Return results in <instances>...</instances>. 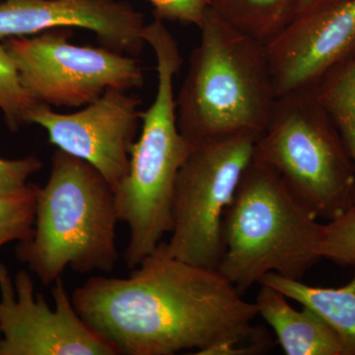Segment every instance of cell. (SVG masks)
I'll return each instance as SVG.
<instances>
[{
	"instance_id": "18",
	"label": "cell",
	"mask_w": 355,
	"mask_h": 355,
	"mask_svg": "<svg viewBox=\"0 0 355 355\" xmlns=\"http://www.w3.org/2000/svg\"><path fill=\"white\" fill-rule=\"evenodd\" d=\"M39 103L25 87L12 58L0 44V111L8 130L17 132L25 125L28 113Z\"/></svg>"
},
{
	"instance_id": "12",
	"label": "cell",
	"mask_w": 355,
	"mask_h": 355,
	"mask_svg": "<svg viewBox=\"0 0 355 355\" xmlns=\"http://www.w3.org/2000/svg\"><path fill=\"white\" fill-rule=\"evenodd\" d=\"M144 14L120 0H4L0 41L58 28L94 33L101 46L139 58L146 43Z\"/></svg>"
},
{
	"instance_id": "4",
	"label": "cell",
	"mask_w": 355,
	"mask_h": 355,
	"mask_svg": "<svg viewBox=\"0 0 355 355\" xmlns=\"http://www.w3.org/2000/svg\"><path fill=\"white\" fill-rule=\"evenodd\" d=\"M111 184L92 165L55 148L50 177L37 188L33 234L16 246V258L44 284L67 268L111 272L120 260Z\"/></svg>"
},
{
	"instance_id": "20",
	"label": "cell",
	"mask_w": 355,
	"mask_h": 355,
	"mask_svg": "<svg viewBox=\"0 0 355 355\" xmlns=\"http://www.w3.org/2000/svg\"><path fill=\"white\" fill-rule=\"evenodd\" d=\"M153 6L155 19L200 26L211 0H147Z\"/></svg>"
},
{
	"instance_id": "13",
	"label": "cell",
	"mask_w": 355,
	"mask_h": 355,
	"mask_svg": "<svg viewBox=\"0 0 355 355\" xmlns=\"http://www.w3.org/2000/svg\"><path fill=\"white\" fill-rule=\"evenodd\" d=\"M254 304L258 315L275 331L287 355H345L340 336L309 308L292 307L287 297L272 287L260 284Z\"/></svg>"
},
{
	"instance_id": "14",
	"label": "cell",
	"mask_w": 355,
	"mask_h": 355,
	"mask_svg": "<svg viewBox=\"0 0 355 355\" xmlns=\"http://www.w3.org/2000/svg\"><path fill=\"white\" fill-rule=\"evenodd\" d=\"M261 284L317 313L340 336L345 354L355 355V272L349 284L336 288L308 286L275 272L266 275Z\"/></svg>"
},
{
	"instance_id": "3",
	"label": "cell",
	"mask_w": 355,
	"mask_h": 355,
	"mask_svg": "<svg viewBox=\"0 0 355 355\" xmlns=\"http://www.w3.org/2000/svg\"><path fill=\"white\" fill-rule=\"evenodd\" d=\"M144 39L156 58L157 87L142 112V132L130 149L127 176L114 189L119 220L130 238L123 252L128 268L153 253L173 227V198L178 173L191 150L177 121L174 78L183 64L179 46L164 21L146 24Z\"/></svg>"
},
{
	"instance_id": "21",
	"label": "cell",
	"mask_w": 355,
	"mask_h": 355,
	"mask_svg": "<svg viewBox=\"0 0 355 355\" xmlns=\"http://www.w3.org/2000/svg\"><path fill=\"white\" fill-rule=\"evenodd\" d=\"M43 162L36 155L9 160L0 157V195L22 190L32 175L41 171Z\"/></svg>"
},
{
	"instance_id": "16",
	"label": "cell",
	"mask_w": 355,
	"mask_h": 355,
	"mask_svg": "<svg viewBox=\"0 0 355 355\" xmlns=\"http://www.w3.org/2000/svg\"><path fill=\"white\" fill-rule=\"evenodd\" d=\"M312 91L342 135L355 168V55L331 70Z\"/></svg>"
},
{
	"instance_id": "2",
	"label": "cell",
	"mask_w": 355,
	"mask_h": 355,
	"mask_svg": "<svg viewBox=\"0 0 355 355\" xmlns=\"http://www.w3.org/2000/svg\"><path fill=\"white\" fill-rule=\"evenodd\" d=\"M176 98L180 130L191 144L249 133L259 137L277 95L266 44L238 31L211 8Z\"/></svg>"
},
{
	"instance_id": "17",
	"label": "cell",
	"mask_w": 355,
	"mask_h": 355,
	"mask_svg": "<svg viewBox=\"0 0 355 355\" xmlns=\"http://www.w3.org/2000/svg\"><path fill=\"white\" fill-rule=\"evenodd\" d=\"M38 184L28 183L22 190L0 195V248L31 238L36 212Z\"/></svg>"
},
{
	"instance_id": "19",
	"label": "cell",
	"mask_w": 355,
	"mask_h": 355,
	"mask_svg": "<svg viewBox=\"0 0 355 355\" xmlns=\"http://www.w3.org/2000/svg\"><path fill=\"white\" fill-rule=\"evenodd\" d=\"M322 259L355 266V205L324 224L319 249Z\"/></svg>"
},
{
	"instance_id": "7",
	"label": "cell",
	"mask_w": 355,
	"mask_h": 355,
	"mask_svg": "<svg viewBox=\"0 0 355 355\" xmlns=\"http://www.w3.org/2000/svg\"><path fill=\"white\" fill-rule=\"evenodd\" d=\"M257 137L241 133L191 144L175 184L171 237L165 242L171 256L217 270L222 220L253 159Z\"/></svg>"
},
{
	"instance_id": "5",
	"label": "cell",
	"mask_w": 355,
	"mask_h": 355,
	"mask_svg": "<svg viewBox=\"0 0 355 355\" xmlns=\"http://www.w3.org/2000/svg\"><path fill=\"white\" fill-rule=\"evenodd\" d=\"M323 228L279 174L253 156L224 214L217 270L242 294L270 272L301 280L322 259Z\"/></svg>"
},
{
	"instance_id": "10",
	"label": "cell",
	"mask_w": 355,
	"mask_h": 355,
	"mask_svg": "<svg viewBox=\"0 0 355 355\" xmlns=\"http://www.w3.org/2000/svg\"><path fill=\"white\" fill-rule=\"evenodd\" d=\"M140 103L128 91L109 89L76 113H57L39 103L26 116V125L43 128L51 146L92 165L114 190L130 169Z\"/></svg>"
},
{
	"instance_id": "15",
	"label": "cell",
	"mask_w": 355,
	"mask_h": 355,
	"mask_svg": "<svg viewBox=\"0 0 355 355\" xmlns=\"http://www.w3.org/2000/svg\"><path fill=\"white\" fill-rule=\"evenodd\" d=\"M300 0H211L210 8L238 31L266 44L297 16Z\"/></svg>"
},
{
	"instance_id": "22",
	"label": "cell",
	"mask_w": 355,
	"mask_h": 355,
	"mask_svg": "<svg viewBox=\"0 0 355 355\" xmlns=\"http://www.w3.org/2000/svg\"><path fill=\"white\" fill-rule=\"evenodd\" d=\"M347 1H350V0H300L297 15L314 12V11L321 10V9L338 6V4L345 3Z\"/></svg>"
},
{
	"instance_id": "11",
	"label": "cell",
	"mask_w": 355,
	"mask_h": 355,
	"mask_svg": "<svg viewBox=\"0 0 355 355\" xmlns=\"http://www.w3.org/2000/svg\"><path fill=\"white\" fill-rule=\"evenodd\" d=\"M266 51L277 98L313 90L355 55V0L296 16Z\"/></svg>"
},
{
	"instance_id": "8",
	"label": "cell",
	"mask_w": 355,
	"mask_h": 355,
	"mask_svg": "<svg viewBox=\"0 0 355 355\" xmlns=\"http://www.w3.org/2000/svg\"><path fill=\"white\" fill-rule=\"evenodd\" d=\"M71 28L4 40L21 80L37 101L49 106H87L109 89L144 86L139 60L106 46L70 43Z\"/></svg>"
},
{
	"instance_id": "6",
	"label": "cell",
	"mask_w": 355,
	"mask_h": 355,
	"mask_svg": "<svg viewBox=\"0 0 355 355\" xmlns=\"http://www.w3.org/2000/svg\"><path fill=\"white\" fill-rule=\"evenodd\" d=\"M254 158L275 170L318 219L330 221L354 205V162L312 90L277 98Z\"/></svg>"
},
{
	"instance_id": "23",
	"label": "cell",
	"mask_w": 355,
	"mask_h": 355,
	"mask_svg": "<svg viewBox=\"0 0 355 355\" xmlns=\"http://www.w3.org/2000/svg\"><path fill=\"white\" fill-rule=\"evenodd\" d=\"M0 343H1V333H0Z\"/></svg>"
},
{
	"instance_id": "1",
	"label": "cell",
	"mask_w": 355,
	"mask_h": 355,
	"mask_svg": "<svg viewBox=\"0 0 355 355\" xmlns=\"http://www.w3.org/2000/svg\"><path fill=\"white\" fill-rule=\"evenodd\" d=\"M71 300L120 354L222 355L266 331L253 324L256 304L218 270L171 256L164 241L128 277H90Z\"/></svg>"
},
{
	"instance_id": "9",
	"label": "cell",
	"mask_w": 355,
	"mask_h": 355,
	"mask_svg": "<svg viewBox=\"0 0 355 355\" xmlns=\"http://www.w3.org/2000/svg\"><path fill=\"white\" fill-rule=\"evenodd\" d=\"M55 308L35 291L31 272L12 277L0 261V355H119L79 316L62 277L51 288Z\"/></svg>"
}]
</instances>
